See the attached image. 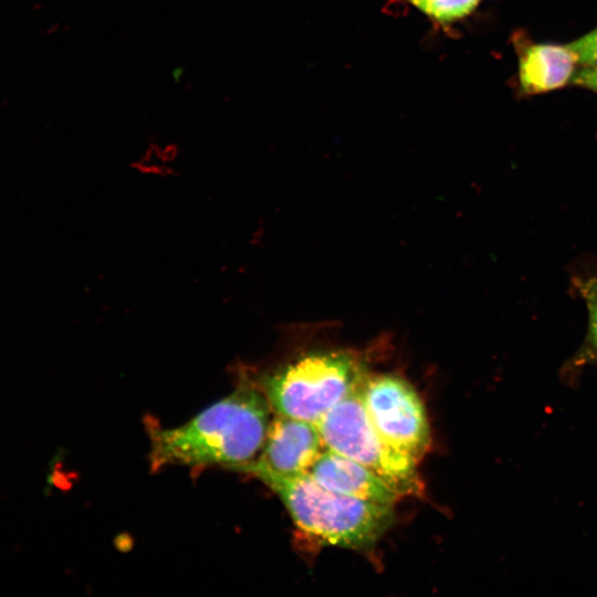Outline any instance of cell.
Instances as JSON below:
<instances>
[{
    "label": "cell",
    "instance_id": "obj_1",
    "mask_svg": "<svg viewBox=\"0 0 597 597\" xmlns=\"http://www.w3.org/2000/svg\"><path fill=\"white\" fill-rule=\"evenodd\" d=\"M270 409L263 391L240 387L180 427L154 429L151 464L155 469L168 464L237 469L260 453L271 423Z\"/></svg>",
    "mask_w": 597,
    "mask_h": 597
},
{
    "label": "cell",
    "instance_id": "obj_2",
    "mask_svg": "<svg viewBox=\"0 0 597 597\" xmlns=\"http://www.w3.org/2000/svg\"><path fill=\"white\" fill-rule=\"evenodd\" d=\"M261 481L279 495L303 532L328 545L367 549L394 522V506L327 490L308 473Z\"/></svg>",
    "mask_w": 597,
    "mask_h": 597
},
{
    "label": "cell",
    "instance_id": "obj_3",
    "mask_svg": "<svg viewBox=\"0 0 597 597\" xmlns=\"http://www.w3.org/2000/svg\"><path fill=\"white\" fill-rule=\"evenodd\" d=\"M365 379L364 366L350 353L318 352L279 369L262 387L276 413L317 423Z\"/></svg>",
    "mask_w": 597,
    "mask_h": 597
},
{
    "label": "cell",
    "instance_id": "obj_4",
    "mask_svg": "<svg viewBox=\"0 0 597 597\" xmlns=\"http://www.w3.org/2000/svg\"><path fill=\"white\" fill-rule=\"evenodd\" d=\"M359 389L316 423L326 448L366 467L399 496L419 495L418 462L384 440L369 419Z\"/></svg>",
    "mask_w": 597,
    "mask_h": 597
},
{
    "label": "cell",
    "instance_id": "obj_5",
    "mask_svg": "<svg viewBox=\"0 0 597 597\" xmlns=\"http://www.w3.org/2000/svg\"><path fill=\"white\" fill-rule=\"evenodd\" d=\"M359 390L369 419L384 440L419 462L430 446V428L415 388L400 377L378 375L366 377Z\"/></svg>",
    "mask_w": 597,
    "mask_h": 597
},
{
    "label": "cell",
    "instance_id": "obj_6",
    "mask_svg": "<svg viewBox=\"0 0 597 597\" xmlns=\"http://www.w3.org/2000/svg\"><path fill=\"white\" fill-rule=\"evenodd\" d=\"M325 449L316 423L276 413L260 455L237 469L260 480L297 476L308 473Z\"/></svg>",
    "mask_w": 597,
    "mask_h": 597
},
{
    "label": "cell",
    "instance_id": "obj_7",
    "mask_svg": "<svg viewBox=\"0 0 597 597\" xmlns=\"http://www.w3.org/2000/svg\"><path fill=\"white\" fill-rule=\"evenodd\" d=\"M308 475L327 490L365 501L394 506L400 498L366 467L327 448Z\"/></svg>",
    "mask_w": 597,
    "mask_h": 597
},
{
    "label": "cell",
    "instance_id": "obj_8",
    "mask_svg": "<svg viewBox=\"0 0 597 597\" xmlns=\"http://www.w3.org/2000/svg\"><path fill=\"white\" fill-rule=\"evenodd\" d=\"M577 57L568 45L527 46L519 62L520 85L526 94L545 93L564 86L575 74Z\"/></svg>",
    "mask_w": 597,
    "mask_h": 597
},
{
    "label": "cell",
    "instance_id": "obj_9",
    "mask_svg": "<svg viewBox=\"0 0 597 597\" xmlns=\"http://www.w3.org/2000/svg\"><path fill=\"white\" fill-rule=\"evenodd\" d=\"M422 13L440 22L449 23L471 13L481 0H408Z\"/></svg>",
    "mask_w": 597,
    "mask_h": 597
},
{
    "label": "cell",
    "instance_id": "obj_10",
    "mask_svg": "<svg viewBox=\"0 0 597 597\" xmlns=\"http://www.w3.org/2000/svg\"><path fill=\"white\" fill-rule=\"evenodd\" d=\"M583 66H597V29L567 44Z\"/></svg>",
    "mask_w": 597,
    "mask_h": 597
},
{
    "label": "cell",
    "instance_id": "obj_11",
    "mask_svg": "<svg viewBox=\"0 0 597 597\" xmlns=\"http://www.w3.org/2000/svg\"><path fill=\"white\" fill-rule=\"evenodd\" d=\"M580 291L588 310L589 341L597 349V280L585 281Z\"/></svg>",
    "mask_w": 597,
    "mask_h": 597
},
{
    "label": "cell",
    "instance_id": "obj_12",
    "mask_svg": "<svg viewBox=\"0 0 597 597\" xmlns=\"http://www.w3.org/2000/svg\"><path fill=\"white\" fill-rule=\"evenodd\" d=\"M573 83L597 93V66H584L576 72L573 77Z\"/></svg>",
    "mask_w": 597,
    "mask_h": 597
}]
</instances>
